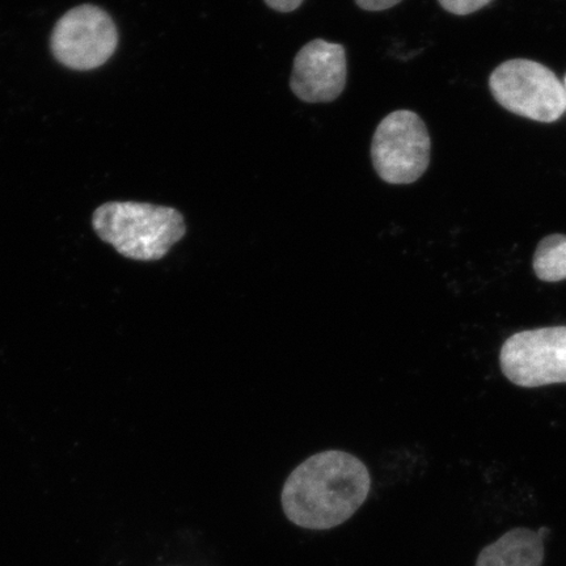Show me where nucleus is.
Wrapping results in <instances>:
<instances>
[{"instance_id":"nucleus-1","label":"nucleus","mask_w":566,"mask_h":566,"mask_svg":"<svg viewBox=\"0 0 566 566\" xmlns=\"http://www.w3.org/2000/svg\"><path fill=\"white\" fill-rule=\"evenodd\" d=\"M371 476L363 462L342 450H328L304 460L283 484V513L295 526L331 530L350 520L365 504Z\"/></svg>"},{"instance_id":"nucleus-2","label":"nucleus","mask_w":566,"mask_h":566,"mask_svg":"<svg viewBox=\"0 0 566 566\" xmlns=\"http://www.w3.org/2000/svg\"><path fill=\"white\" fill-rule=\"evenodd\" d=\"M92 226L103 242L136 261L165 259L187 233L179 210L133 201L102 205L92 217Z\"/></svg>"},{"instance_id":"nucleus-3","label":"nucleus","mask_w":566,"mask_h":566,"mask_svg":"<svg viewBox=\"0 0 566 566\" xmlns=\"http://www.w3.org/2000/svg\"><path fill=\"white\" fill-rule=\"evenodd\" d=\"M490 90L502 108L536 123H556L566 112L564 84L536 61L502 62L490 76Z\"/></svg>"},{"instance_id":"nucleus-4","label":"nucleus","mask_w":566,"mask_h":566,"mask_svg":"<svg viewBox=\"0 0 566 566\" xmlns=\"http://www.w3.org/2000/svg\"><path fill=\"white\" fill-rule=\"evenodd\" d=\"M431 139L423 119L412 111L389 113L374 133L371 160L375 172L392 186L420 180L430 165Z\"/></svg>"},{"instance_id":"nucleus-5","label":"nucleus","mask_w":566,"mask_h":566,"mask_svg":"<svg viewBox=\"0 0 566 566\" xmlns=\"http://www.w3.org/2000/svg\"><path fill=\"white\" fill-rule=\"evenodd\" d=\"M118 46V31L108 12L94 4L71 9L54 27L51 49L56 62L70 70L91 71L105 65Z\"/></svg>"},{"instance_id":"nucleus-6","label":"nucleus","mask_w":566,"mask_h":566,"mask_svg":"<svg viewBox=\"0 0 566 566\" xmlns=\"http://www.w3.org/2000/svg\"><path fill=\"white\" fill-rule=\"evenodd\" d=\"M500 366L502 374L522 388L566 384V325L509 337L500 352Z\"/></svg>"},{"instance_id":"nucleus-7","label":"nucleus","mask_w":566,"mask_h":566,"mask_svg":"<svg viewBox=\"0 0 566 566\" xmlns=\"http://www.w3.org/2000/svg\"><path fill=\"white\" fill-rule=\"evenodd\" d=\"M348 81L343 45L322 39L310 41L294 60L290 88L308 104L332 103L342 96Z\"/></svg>"},{"instance_id":"nucleus-8","label":"nucleus","mask_w":566,"mask_h":566,"mask_svg":"<svg viewBox=\"0 0 566 566\" xmlns=\"http://www.w3.org/2000/svg\"><path fill=\"white\" fill-rule=\"evenodd\" d=\"M546 544L537 531L516 527L481 549L475 566H542Z\"/></svg>"},{"instance_id":"nucleus-9","label":"nucleus","mask_w":566,"mask_h":566,"mask_svg":"<svg viewBox=\"0 0 566 566\" xmlns=\"http://www.w3.org/2000/svg\"><path fill=\"white\" fill-rule=\"evenodd\" d=\"M533 269L537 279L547 283L566 280V235L552 233L537 244Z\"/></svg>"},{"instance_id":"nucleus-10","label":"nucleus","mask_w":566,"mask_h":566,"mask_svg":"<svg viewBox=\"0 0 566 566\" xmlns=\"http://www.w3.org/2000/svg\"><path fill=\"white\" fill-rule=\"evenodd\" d=\"M493 0H438L444 11L457 17H467L483 10Z\"/></svg>"},{"instance_id":"nucleus-11","label":"nucleus","mask_w":566,"mask_h":566,"mask_svg":"<svg viewBox=\"0 0 566 566\" xmlns=\"http://www.w3.org/2000/svg\"><path fill=\"white\" fill-rule=\"evenodd\" d=\"M401 2L402 0H356L359 9L369 12L387 11Z\"/></svg>"},{"instance_id":"nucleus-12","label":"nucleus","mask_w":566,"mask_h":566,"mask_svg":"<svg viewBox=\"0 0 566 566\" xmlns=\"http://www.w3.org/2000/svg\"><path fill=\"white\" fill-rule=\"evenodd\" d=\"M264 2L273 11L289 13L298 10L304 0H264Z\"/></svg>"},{"instance_id":"nucleus-13","label":"nucleus","mask_w":566,"mask_h":566,"mask_svg":"<svg viewBox=\"0 0 566 566\" xmlns=\"http://www.w3.org/2000/svg\"><path fill=\"white\" fill-rule=\"evenodd\" d=\"M564 86H565V90H566V80H565V84H564Z\"/></svg>"}]
</instances>
